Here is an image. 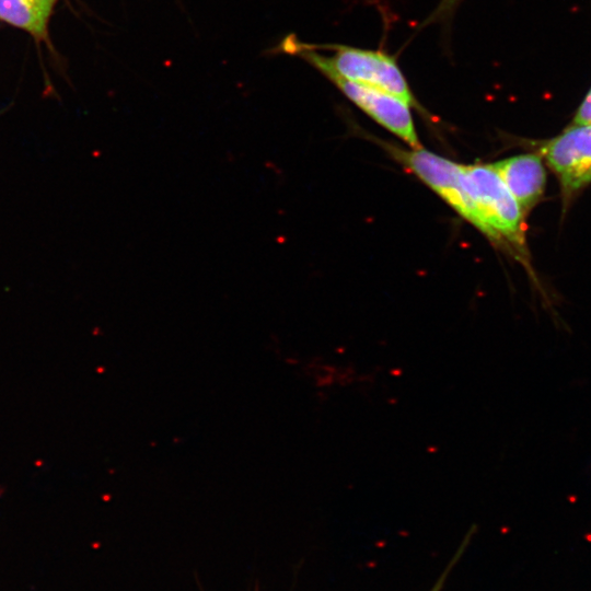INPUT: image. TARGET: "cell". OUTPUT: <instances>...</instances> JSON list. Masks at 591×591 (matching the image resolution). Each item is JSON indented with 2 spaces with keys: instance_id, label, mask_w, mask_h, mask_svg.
<instances>
[{
  "instance_id": "cell-5",
  "label": "cell",
  "mask_w": 591,
  "mask_h": 591,
  "mask_svg": "<svg viewBox=\"0 0 591 591\" xmlns=\"http://www.w3.org/2000/svg\"><path fill=\"white\" fill-rule=\"evenodd\" d=\"M325 76L349 101L369 115L379 125L404 140L412 149L422 148L418 139L410 105L402 99L335 73Z\"/></svg>"
},
{
  "instance_id": "cell-1",
  "label": "cell",
  "mask_w": 591,
  "mask_h": 591,
  "mask_svg": "<svg viewBox=\"0 0 591 591\" xmlns=\"http://www.w3.org/2000/svg\"><path fill=\"white\" fill-rule=\"evenodd\" d=\"M318 47L333 51V55H323L311 44L302 43L294 36H288L282 43V49L286 53L301 57L322 74L335 73L346 80L391 93L410 106L419 108L394 56L379 49L347 45Z\"/></svg>"
},
{
  "instance_id": "cell-6",
  "label": "cell",
  "mask_w": 591,
  "mask_h": 591,
  "mask_svg": "<svg viewBox=\"0 0 591 591\" xmlns=\"http://www.w3.org/2000/svg\"><path fill=\"white\" fill-rule=\"evenodd\" d=\"M522 212H529L542 198L546 171L538 153H525L491 164Z\"/></svg>"
},
{
  "instance_id": "cell-4",
  "label": "cell",
  "mask_w": 591,
  "mask_h": 591,
  "mask_svg": "<svg viewBox=\"0 0 591 591\" xmlns=\"http://www.w3.org/2000/svg\"><path fill=\"white\" fill-rule=\"evenodd\" d=\"M538 154L556 174L565 206L591 184V125L570 126L543 142Z\"/></svg>"
},
{
  "instance_id": "cell-8",
  "label": "cell",
  "mask_w": 591,
  "mask_h": 591,
  "mask_svg": "<svg viewBox=\"0 0 591 591\" xmlns=\"http://www.w3.org/2000/svg\"><path fill=\"white\" fill-rule=\"evenodd\" d=\"M463 0H440L437 8L426 20L425 24L436 22H447L452 18L456 8Z\"/></svg>"
},
{
  "instance_id": "cell-9",
  "label": "cell",
  "mask_w": 591,
  "mask_h": 591,
  "mask_svg": "<svg viewBox=\"0 0 591 591\" xmlns=\"http://www.w3.org/2000/svg\"><path fill=\"white\" fill-rule=\"evenodd\" d=\"M591 125V89L577 109L571 126Z\"/></svg>"
},
{
  "instance_id": "cell-10",
  "label": "cell",
  "mask_w": 591,
  "mask_h": 591,
  "mask_svg": "<svg viewBox=\"0 0 591 591\" xmlns=\"http://www.w3.org/2000/svg\"><path fill=\"white\" fill-rule=\"evenodd\" d=\"M457 558V556H456ZM456 558L455 560L453 559L449 567L447 568V570H444V572L440 576V578L438 579V581L436 582V584L432 587V589L430 591H441L443 584H444V581L447 580V577H448V573L450 571V569L452 568V566L454 565V563L456 561Z\"/></svg>"
},
{
  "instance_id": "cell-3",
  "label": "cell",
  "mask_w": 591,
  "mask_h": 591,
  "mask_svg": "<svg viewBox=\"0 0 591 591\" xmlns=\"http://www.w3.org/2000/svg\"><path fill=\"white\" fill-rule=\"evenodd\" d=\"M385 149L403 166L408 169L462 218L479 227L477 213L463 184L462 165L422 148L404 150L396 146L384 143Z\"/></svg>"
},
{
  "instance_id": "cell-7",
  "label": "cell",
  "mask_w": 591,
  "mask_h": 591,
  "mask_svg": "<svg viewBox=\"0 0 591 591\" xmlns=\"http://www.w3.org/2000/svg\"><path fill=\"white\" fill-rule=\"evenodd\" d=\"M57 1L0 0V20L43 40L47 38L48 23Z\"/></svg>"
},
{
  "instance_id": "cell-2",
  "label": "cell",
  "mask_w": 591,
  "mask_h": 591,
  "mask_svg": "<svg viewBox=\"0 0 591 591\" xmlns=\"http://www.w3.org/2000/svg\"><path fill=\"white\" fill-rule=\"evenodd\" d=\"M462 173L464 187L477 213L478 230L526 263L525 215L491 164L462 165Z\"/></svg>"
}]
</instances>
